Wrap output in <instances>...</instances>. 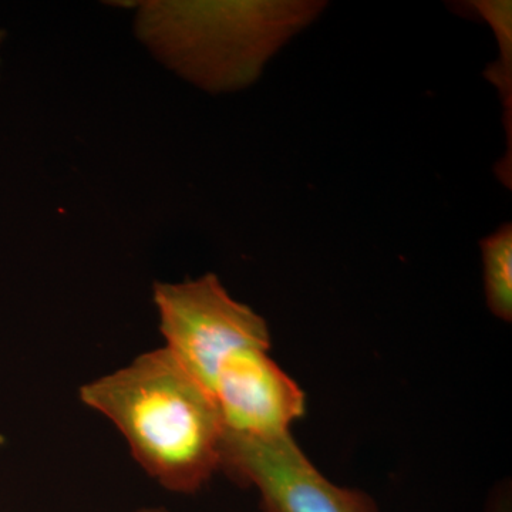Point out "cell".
I'll list each match as a JSON object with an SVG mask.
<instances>
[{"instance_id":"obj_7","label":"cell","mask_w":512,"mask_h":512,"mask_svg":"<svg viewBox=\"0 0 512 512\" xmlns=\"http://www.w3.org/2000/svg\"><path fill=\"white\" fill-rule=\"evenodd\" d=\"M473 5L493 26L503 50L501 66H494L493 72L487 73V77L500 89L504 106L511 117V2H474Z\"/></svg>"},{"instance_id":"obj_2","label":"cell","mask_w":512,"mask_h":512,"mask_svg":"<svg viewBox=\"0 0 512 512\" xmlns=\"http://www.w3.org/2000/svg\"><path fill=\"white\" fill-rule=\"evenodd\" d=\"M325 2L137 3L138 39L188 82L211 93L244 89Z\"/></svg>"},{"instance_id":"obj_6","label":"cell","mask_w":512,"mask_h":512,"mask_svg":"<svg viewBox=\"0 0 512 512\" xmlns=\"http://www.w3.org/2000/svg\"><path fill=\"white\" fill-rule=\"evenodd\" d=\"M484 293L495 318L512 319V225L504 224L481 241Z\"/></svg>"},{"instance_id":"obj_10","label":"cell","mask_w":512,"mask_h":512,"mask_svg":"<svg viewBox=\"0 0 512 512\" xmlns=\"http://www.w3.org/2000/svg\"><path fill=\"white\" fill-rule=\"evenodd\" d=\"M5 36H6L5 30L0 29V45H2L3 40H5Z\"/></svg>"},{"instance_id":"obj_3","label":"cell","mask_w":512,"mask_h":512,"mask_svg":"<svg viewBox=\"0 0 512 512\" xmlns=\"http://www.w3.org/2000/svg\"><path fill=\"white\" fill-rule=\"evenodd\" d=\"M153 298L164 348L208 393L218 367L232 353L271 348L265 319L231 298L214 274L178 284L157 282Z\"/></svg>"},{"instance_id":"obj_8","label":"cell","mask_w":512,"mask_h":512,"mask_svg":"<svg viewBox=\"0 0 512 512\" xmlns=\"http://www.w3.org/2000/svg\"><path fill=\"white\" fill-rule=\"evenodd\" d=\"M491 512H511L510 503H507V498H503L501 501H494V507Z\"/></svg>"},{"instance_id":"obj_5","label":"cell","mask_w":512,"mask_h":512,"mask_svg":"<svg viewBox=\"0 0 512 512\" xmlns=\"http://www.w3.org/2000/svg\"><path fill=\"white\" fill-rule=\"evenodd\" d=\"M268 352L238 350L218 367L210 394L225 436L274 439L305 416V392Z\"/></svg>"},{"instance_id":"obj_1","label":"cell","mask_w":512,"mask_h":512,"mask_svg":"<svg viewBox=\"0 0 512 512\" xmlns=\"http://www.w3.org/2000/svg\"><path fill=\"white\" fill-rule=\"evenodd\" d=\"M79 396L116 426L165 490L198 493L221 471L224 429L214 400L164 346L84 384Z\"/></svg>"},{"instance_id":"obj_4","label":"cell","mask_w":512,"mask_h":512,"mask_svg":"<svg viewBox=\"0 0 512 512\" xmlns=\"http://www.w3.org/2000/svg\"><path fill=\"white\" fill-rule=\"evenodd\" d=\"M221 471L255 488L264 512H382L365 491L320 473L292 433L264 440L224 434Z\"/></svg>"},{"instance_id":"obj_9","label":"cell","mask_w":512,"mask_h":512,"mask_svg":"<svg viewBox=\"0 0 512 512\" xmlns=\"http://www.w3.org/2000/svg\"><path fill=\"white\" fill-rule=\"evenodd\" d=\"M130 512H168L163 507H143V508H137V510L130 511Z\"/></svg>"}]
</instances>
